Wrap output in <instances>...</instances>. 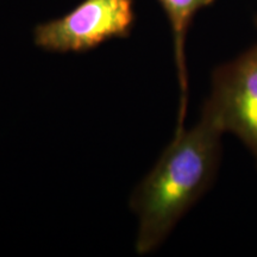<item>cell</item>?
Listing matches in <instances>:
<instances>
[{"label": "cell", "instance_id": "obj_3", "mask_svg": "<svg viewBox=\"0 0 257 257\" xmlns=\"http://www.w3.org/2000/svg\"><path fill=\"white\" fill-rule=\"evenodd\" d=\"M202 112L223 133L238 137L257 166V43L213 70L211 94Z\"/></svg>", "mask_w": 257, "mask_h": 257}, {"label": "cell", "instance_id": "obj_1", "mask_svg": "<svg viewBox=\"0 0 257 257\" xmlns=\"http://www.w3.org/2000/svg\"><path fill=\"white\" fill-rule=\"evenodd\" d=\"M223 134L202 111L200 120L192 128H176L173 141L131 197V210L138 217L135 244L138 255L159 248L213 184Z\"/></svg>", "mask_w": 257, "mask_h": 257}, {"label": "cell", "instance_id": "obj_4", "mask_svg": "<svg viewBox=\"0 0 257 257\" xmlns=\"http://www.w3.org/2000/svg\"><path fill=\"white\" fill-rule=\"evenodd\" d=\"M159 2L162 9L165 10L167 17H168L173 32L175 63L176 68H178L180 92H181L178 125L182 126L186 114V107H187L188 92L187 68H186L185 56L186 37H187L188 29L191 27L194 16L201 9L213 4L216 0H159Z\"/></svg>", "mask_w": 257, "mask_h": 257}, {"label": "cell", "instance_id": "obj_2", "mask_svg": "<svg viewBox=\"0 0 257 257\" xmlns=\"http://www.w3.org/2000/svg\"><path fill=\"white\" fill-rule=\"evenodd\" d=\"M134 23V0H83L62 17L38 24L34 42L51 53H85L127 37Z\"/></svg>", "mask_w": 257, "mask_h": 257}]
</instances>
